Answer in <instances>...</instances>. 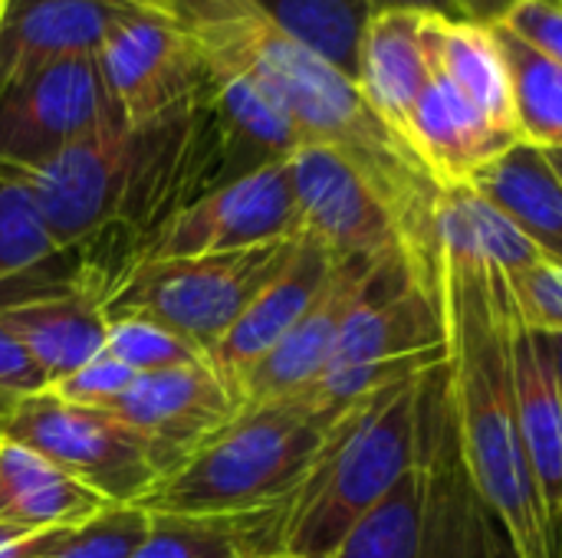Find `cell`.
Here are the masks:
<instances>
[{
	"instance_id": "1",
	"label": "cell",
	"mask_w": 562,
	"mask_h": 558,
	"mask_svg": "<svg viewBox=\"0 0 562 558\" xmlns=\"http://www.w3.org/2000/svg\"><path fill=\"white\" fill-rule=\"evenodd\" d=\"M165 13L191 36L214 79L254 82L293 122L303 145L346 155L398 210L408 260H428V207L438 187L375 118L352 76L277 26L254 0H165Z\"/></svg>"
},
{
	"instance_id": "2",
	"label": "cell",
	"mask_w": 562,
	"mask_h": 558,
	"mask_svg": "<svg viewBox=\"0 0 562 558\" xmlns=\"http://www.w3.org/2000/svg\"><path fill=\"white\" fill-rule=\"evenodd\" d=\"M448 345V405L468 480L514 558H562L524 451L514 395L517 306L507 276L468 257L431 253Z\"/></svg>"
},
{
	"instance_id": "3",
	"label": "cell",
	"mask_w": 562,
	"mask_h": 558,
	"mask_svg": "<svg viewBox=\"0 0 562 558\" xmlns=\"http://www.w3.org/2000/svg\"><path fill=\"white\" fill-rule=\"evenodd\" d=\"M445 365L392 382L336 418L310 470L280 506V553L329 558L382 503L418 454Z\"/></svg>"
},
{
	"instance_id": "4",
	"label": "cell",
	"mask_w": 562,
	"mask_h": 558,
	"mask_svg": "<svg viewBox=\"0 0 562 558\" xmlns=\"http://www.w3.org/2000/svg\"><path fill=\"white\" fill-rule=\"evenodd\" d=\"M342 411H316L293 398L244 408L165 474L138 506L165 516H227L283 506Z\"/></svg>"
},
{
	"instance_id": "5",
	"label": "cell",
	"mask_w": 562,
	"mask_h": 558,
	"mask_svg": "<svg viewBox=\"0 0 562 558\" xmlns=\"http://www.w3.org/2000/svg\"><path fill=\"white\" fill-rule=\"evenodd\" d=\"M494 536L507 539L468 480L445 365L412 467L329 558H484Z\"/></svg>"
},
{
	"instance_id": "6",
	"label": "cell",
	"mask_w": 562,
	"mask_h": 558,
	"mask_svg": "<svg viewBox=\"0 0 562 558\" xmlns=\"http://www.w3.org/2000/svg\"><path fill=\"white\" fill-rule=\"evenodd\" d=\"M296 240L234 253L151 260L128 273L105 306L109 319H148L211 355L240 312L283 270Z\"/></svg>"
},
{
	"instance_id": "7",
	"label": "cell",
	"mask_w": 562,
	"mask_h": 558,
	"mask_svg": "<svg viewBox=\"0 0 562 558\" xmlns=\"http://www.w3.org/2000/svg\"><path fill=\"white\" fill-rule=\"evenodd\" d=\"M0 441L46 457L109 503H138L161 477L145 444L112 411L79 408L46 391L23 398L3 418Z\"/></svg>"
},
{
	"instance_id": "8",
	"label": "cell",
	"mask_w": 562,
	"mask_h": 558,
	"mask_svg": "<svg viewBox=\"0 0 562 558\" xmlns=\"http://www.w3.org/2000/svg\"><path fill=\"white\" fill-rule=\"evenodd\" d=\"M125 125L99 53L63 56L0 92V168L23 171L63 148Z\"/></svg>"
},
{
	"instance_id": "9",
	"label": "cell",
	"mask_w": 562,
	"mask_h": 558,
	"mask_svg": "<svg viewBox=\"0 0 562 558\" xmlns=\"http://www.w3.org/2000/svg\"><path fill=\"white\" fill-rule=\"evenodd\" d=\"M105 82L125 125H148L204 102L214 72L191 36L161 10H138L99 49Z\"/></svg>"
},
{
	"instance_id": "10",
	"label": "cell",
	"mask_w": 562,
	"mask_h": 558,
	"mask_svg": "<svg viewBox=\"0 0 562 558\" xmlns=\"http://www.w3.org/2000/svg\"><path fill=\"white\" fill-rule=\"evenodd\" d=\"M300 230L336 260L408 257V230L389 197L336 148L300 145L290 158Z\"/></svg>"
},
{
	"instance_id": "11",
	"label": "cell",
	"mask_w": 562,
	"mask_h": 558,
	"mask_svg": "<svg viewBox=\"0 0 562 558\" xmlns=\"http://www.w3.org/2000/svg\"><path fill=\"white\" fill-rule=\"evenodd\" d=\"M300 207L290 161L267 164L188 204L145 250L142 263L234 253L263 243L296 240Z\"/></svg>"
},
{
	"instance_id": "12",
	"label": "cell",
	"mask_w": 562,
	"mask_h": 558,
	"mask_svg": "<svg viewBox=\"0 0 562 558\" xmlns=\"http://www.w3.org/2000/svg\"><path fill=\"white\" fill-rule=\"evenodd\" d=\"M105 411H112L145 444L158 474L165 477L211 434L231 424L240 405L224 375L201 358L191 365L135 375L128 391Z\"/></svg>"
},
{
	"instance_id": "13",
	"label": "cell",
	"mask_w": 562,
	"mask_h": 558,
	"mask_svg": "<svg viewBox=\"0 0 562 558\" xmlns=\"http://www.w3.org/2000/svg\"><path fill=\"white\" fill-rule=\"evenodd\" d=\"M392 257L382 260L356 257V260H339L333 266L326 286L319 289L313 306L300 316V322L237 382L240 411L290 398L323 375L349 312L356 309V303L366 296V289Z\"/></svg>"
},
{
	"instance_id": "14",
	"label": "cell",
	"mask_w": 562,
	"mask_h": 558,
	"mask_svg": "<svg viewBox=\"0 0 562 558\" xmlns=\"http://www.w3.org/2000/svg\"><path fill=\"white\" fill-rule=\"evenodd\" d=\"M402 141L435 187H464L520 145L514 132L494 125L438 72L422 89Z\"/></svg>"
},
{
	"instance_id": "15",
	"label": "cell",
	"mask_w": 562,
	"mask_h": 558,
	"mask_svg": "<svg viewBox=\"0 0 562 558\" xmlns=\"http://www.w3.org/2000/svg\"><path fill=\"white\" fill-rule=\"evenodd\" d=\"M138 10L148 7L135 0H7L0 23V92L53 59L99 53Z\"/></svg>"
},
{
	"instance_id": "16",
	"label": "cell",
	"mask_w": 562,
	"mask_h": 558,
	"mask_svg": "<svg viewBox=\"0 0 562 558\" xmlns=\"http://www.w3.org/2000/svg\"><path fill=\"white\" fill-rule=\"evenodd\" d=\"M339 260L313 237L300 234L283 270L263 286V293L240 312L231 332L217 342L207 362L224 375V382L237 395V382L300 322V316L313 306L319 289L326 286L333 266Z\"/></svg>"
},
{
	"instance_id": "17",
	"label": "cell",
	"mask_w": 562,
	"mask_h": 558,
	"mask_svg": "<svg viewBox=\"0 0 562 558\" xmlns=\"http://www.w3.org/2000/svg\"><path fill=\"white\" fill-rule=\"evenodd\" d=\"M510 362L524 451L562 556V388L547 335L517 319Z\"/></svg>"
},
{
	"instance_id": "18",
	"label": "cell",
	"mask_w": 562,
	"mask_h": 558,
	"mask_svg": "<svg viewBox=\"0 0 562 558\" xmlns=\"http://www.w3.org/2000/svg\"><path fill=\"white\" fill-rule=\"evenodd\" d=\"M425 10H372L356 59V86L375 118L402 141V128L428 86L431 59L425 46ZM405 145V141H402Z\"/></svg>"
},
{
	"instance_id": "19",
	"label": "cell",
	"mask_w": 562,
	"mask_h": 558,
	"mask_svg": "<svg viewBox=\"0 0 562 558\" xmlns=\"http://www.w3.org/2000/svg\"><path fill=\"white\" fill-rule=\"evenodd\" d=\"M0 326L23 345L46 385L92 362L105 345V296L89 283L0 309Z\"/></svg>"
},
{
	"instance_id": "20",
	"label": "cell",
	"mask_w": 562,
	"mask_h": 558,
	"mask_svg": "<svg viewBox=\"0 0 562 558\" xmlns=\"http://www.w3.org/2000/svg\"><path fill=\"white\" fill-rule=\"evenodd\" d=\"M66 257L26 184L0 171V309L82 286L79 260L63 266Z\"/></svg>"
},
{
	"instance_id": "21",
	"label": "cell",
	"mask_w": 562,
	"mask_h": 558,
	"mask_svg": "<svg viewBox=\"0 0 562 558\" xmlns=\"http://www.w3.org/2000/svg\"><path fill=\"white\" fill-rule=\"evenodd\" d=\"M207 112L214 125V148H217V171L214 191L234 184L267 164L290 161L293 151L303 145L293 122L270 102L254 82L224 76L214 79L207 95Z\"/></svg>"
},
{
	"instance_id": "22",
	"label": "cell",
	"mask_w": 562,
	"mask_h": 558,
	"mask_svg": "<svg viewBox=\"0 0 562 558\" xmlns=\"http://www.w3.org/2000/svg\"><path fill=\"white\" fill-rule=\"evenodd\" d=\"M431 253L491 263L504 276L547 263V253L471 184L435 191L428 207V257Z\"/></svg>"
},
{
	"instance_id": "23",
	"label": "cell",
	"mask_w": 562,
	"mask_h": 558,
	"mask_svg": "<svg viewBox=\"0 0 562 558\" xmlns=\"http://www.w3.org/2000/svg\"><path fill=\"white\" fill-rule=\"evenodd\" d=\"M425 46H428L431 72L445 76L494 125L520 138L517 115H514V86H510L507 59L501 53L494 23L428 13Z\"/></svg>"
},
{
	"instance_id": "24",
	"label": "cell",
	"mask_w": 562,
	"mask_h": 558,
	"mask_svg": "<svg viewBox=\"0 0 562 558\" xmlns=\"http://www.w3.org/2000/svg\"><path fill=\"white\" fill-rule=\"evenodd\" d=\"M471 187L494 201L547 253V260L562 263V178L540 148L527 141L514 145L504 158L484 168Z\"/></svg>"
},
{
	"instance_id": "25",
	"label": "cell",
	"mask_w": 562,
	"mask_h": 558,
	"mask_svg": "<svg viewBox=\"0 0 562 558\" xmlns=\"http://www.w3.org/2000/svg\"><path fill=\"white\" fill-rule=\"evenodd\" d=\"M0 474L7 487L3 520L23 526L76 529L112 506L102 493L13 441H0Z\"/></svg>"
},
{
	"instance_id": "26",
	"label": "cell",
	"mask_w": 562,
	"mask_h": 558,
	"mask_svg": "<svg viewBox=\"0 0 562 558\" xmlns=\"http://www.w3.org/2000/svg\"><path fill=\"white\" fill-rule=\"evenodd\" d=\"M280 553V506L227 516L151 513L128 558H270Z\"/></svg>"
},
{
	"instance_id": "27",
	"label": "cell",
	"mask_w": 562,
	"mask_h": 558,
	"mask_svg": "<svg viewBox=\"0 0 562 558\" xmlns=\"http://www.w3.org/2000/svg\"><path fill=\"white\" fill-rule=\"evenodd\" d=\"M514 86V115L520 141L540 151H562V66L537 53L507 26L494 23Z\"/></svg>"
},
{
	"instance_id": "28",
	"label": "cell",
	"mask_w": 562,
	"mask_h": 558,
	"mask_svg": "<svg viewBox=\"0 0 562 558\" xmlns=\"http://www.w3.org/2000/svg\"><path fill=\"white\" fill-rule=\"evenodd\" d=\"M277 26L356 79L359 39L369 20L366 0H254Z\"/></svg>"
},
{
	"instance_id": "29",
	"label": "cell",
	"mask_w": 562,
	"mask_h": 558,
	"mask_svg": "<svg viewBox=\"0 0 562 558\" xmlns=\"http://www.w3.org/2000/svg\"><path fill=\"white\" fill-rule=\"evenodd\" d=\"M102 352L112 355L115 362H122L135 375H151V372H165V368H178V365L207 358L191 342H184L171 329L155 326L148 319H109Z\"/></svg>"
},
{
	"instance_id": "30",
	"label": "cell",
	"mask_w": 562,
	"mask_h": 558,
	"mask_svg": "<svg viewBox=\"0 0 562 558\" xmlns=\"http://www.w3.org/2000/svg\"><path fill=\"white\" fill-rule=\"evenodd\" d=\"M151 513L138 503H112L40 558H128L145 539Z\"/></svg>"
},
{
	"instance_id": "31",
	"label": "cell",
	"mask_w": 562,
	"mask_h": 558,
	"mask_svg": "<svg viewBox=\"0 0 562 558\" xmlns=\"http://www.w3.org/2000/svg\"><path fill=\"white\" fill-rule=\"evenodd\" d=\"M517 316L527 329L562 335V263H540L507 276Z\"/></svg>"
},
{
	"instance_id": "32",
	"label": "cell",
	"mask_w": 562,
	"mask_h": 558,
	"mask_svg": "<svg viewBox=\"0 0 562 558\" xmlns=\"http://www.w3.org/2000/svg\"><path fill=\"white\" fill-rule=\"evenodd\" d=\"M132 382H135V372H128L112 355L99 352L82 368L49 382L46 395H53L59 401H69V405H79V408H112L128 391Z\"/></svg>"
},
{
	"instance_id": "33",
	"label": "cell",
	"mask_w": 562,
	"mask_h": 558,
	"mask_svg": "<svg viewBox=\"0 0 562 558\" xmlns=\"http://www.w3.org/2000/svg\"><path fill=\"white\" fill-rule=\"evenodd\" d=\"M501 26L562 66V0H517Z\"/></svg>"
},
{
	"instance_id": "34",
	"label": "cell",
	"mask_w": 562,
	"mask_h": 558,
	"mask_svg": "<svg viewBox=\"0 0 562 558\" xmlns=\"http://www.w3.org/2000/svg\"><path fill=\"white\" fill-rule=\"evenodd\" d=\"M46 391L43 372L23 352V345L0 326V424L23 401Z\"/></svg>"
},
{
	"instance_id": "35",
	"label": "cell",
	"mask_w": 562,
	"mask_h": 558,
	"mask_svg": "<svg viewBox=\"0 0 562 558\" xmlns=\"http://www.w3.org/2000/svg\"><path fill=\"white\" fill-rule=\"evenodd\" d=\"M79 529V526H76ZM72 529H36L0 516V558H40Z\"/></svg>"
},
{
	"instance_id": "36",
	"label": "cell",
	"mask_w": 562,
	"mask_h": 558,
	"mask_svg": "<svg viewBox=\"0 0 562 558\" xmlns=\"http://www.w3.org/2000/svg\"><path fill=\"white\" fill-rule=\"evenodd\" d=\"M454 10L464 16V20H477V23H501L507 16V10L517 3V0H451Z\"/></svg>"
},
{
	"instance_id": "37",
	"label": "cell",
	"mask_w": 562,
	"mask_h": 558,
	"mask_svg": "<svg viewBox=\"0 0 562 558\" xmlns=\"http://www.w3.org/2000/svg\"><path fill=\"white\" fill-rule=\"evenodd\" d=\"M366 3H369V10L402 7V10H425V13H441V16H461L451 0H366Z\"/></svg>"
},
{
	"instance_id": "38",
	"label": "cell",
	"mask_w": 562,
	"mask_h": 558,
	"mask_svg": "<svg viewBox=\"0 0 562 558\" xmlns=\"http://www.w3.org/2000/svg\"><path fill=\"white\" fill-rule=\"evenodd\" d=\"M547 342H550L553 365H557V378H560V388H562V335H547Z\"/></svg>"
},
{
	"instance_id": "39",
	"label": "cell",
	"mask_w": 562,
	"mask_h": 558,
	"mask_svg": "<svg viewBox=\"0 0 562 558\" xmlns=\"http://www.w3.org/2000/svg\"><path fill=\"white\" fill-rule=\"evenodd\" d=\"M543 155H547V161L553 164V171L562 178V151H543Z\"/></svg>"
},
{
	"instance_id": "40",
	"label": "cell",
	"mask_w": 562,
	"mask_h": 558,
	"mask_svg": "<svg viewBox=\"0 0 562 558\" xmlns=\"http://www.w3.org/2000/svg\"><path fill=\"white\" fill-rule=\"evenodd\" d=\"M135 3H142V7H148V10H161V13H165V0H135Z\"/></svg>"
},
{
	"instance_id": "41",
	"label": "cell",
	"mask_w": 562,
	"mask_h": 558,
	"mask_svg": "<svg viewBox=\"0 0 562 558\" xmlns=\"http://www.w3.org/2000/svg\"><path fill=\"white\" fill-rule=\"evenodd\" d=\"M7 510V487H3V474H0V516Z\"/></svg>"
},
{
	"instance_id": "42",
	"label": "cell",
	"mask_w": 562,
	"mask_h": 558,
	"mask_svg": "<svg viewBox=\"0 0 562 558\" xmlns=\"http://www.w3.org/2000/svg\"><path fill=\"white\" fill-rule=\"evenodd\" d=\"M270 558H313V556H293V553H273Z\"/></svg>"
},
{
	"instance_id": "43",
	"label": "cell",
	"mask_w": 562,
	"mask_h": 558,
	"mask_svg": "<svg viewBox=\"0 0 562 558\" xmlns=\"http://www.w3.org/2000/svg\"><path fill=\"white\" fill-rule=\"evenodd\" d=\"M3 13H7V0H0V23H3Z\"/></svg>"
}]
</instances>
